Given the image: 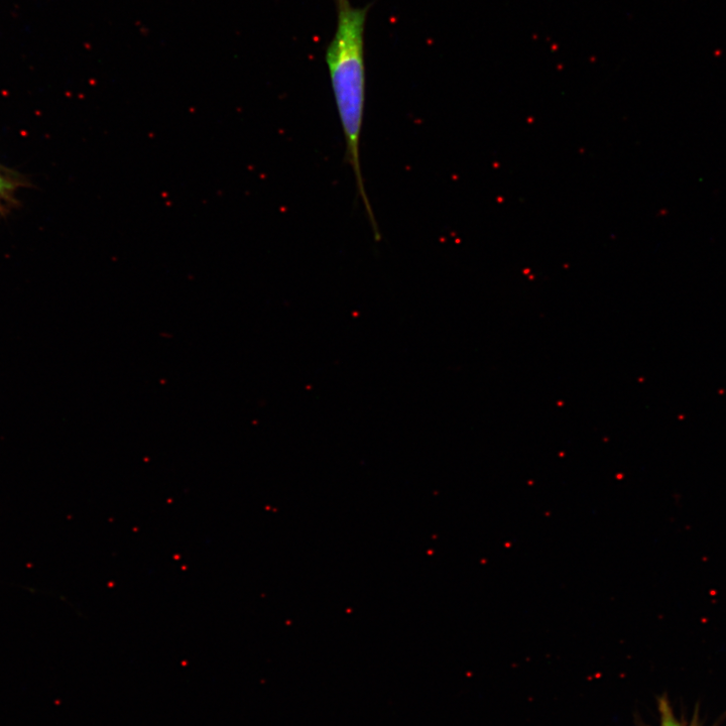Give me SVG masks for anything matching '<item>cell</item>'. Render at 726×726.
Wrapping results in <instances>:
<instances>
[{
    "label": "cell",
    "mask_w": 726,
    "mask_h": 726,
    "mask_svg": "<svg viewBox=\"0 0 726 726\" xmlns=\"http://www.w3.org/2000/svg\"><path fill=\"white\" fill-rule=\"evenodd\" d=\"M337 29L326 49L334 98L342 126L346 161L351 166L357 192L365 204L374 233L381 238L360 167V138L366 101L365 30L371 5L353 8L350 0H335Z\"/></svg>",
    "instance_id": "1"
},
{
    "label": "cell",
    "mask_w": 726,
    "mask_h": 726,
    "mask_svg": "<svg viewBox=\"0 0 726 726\" xmlns=\"http://www.w3.org/2000/svg\"><path fill=\"white\" fill-rule=\"evenodd\" d=\"M18 182L0 170V213L8 210L15 201Z\"/></svg>",
    "instance_id": "2"
},
{
    "label": "cell",
    "mask_w": 726,
    "mask_h": 726,
    "mask_svg": "<svg viewBox=\"0 0 726 726\" xmlns=\"http://www.w3.org/2000/svg\"><path fill=\"white\" fill-rule=\"evenodd\" d=\"M662 724L661 726H679L677 722L675 721L671 711L669 710L668 705L663 702L662 703Z\"/></svg>",
    "instance_id": "3"
}]
</instances>
